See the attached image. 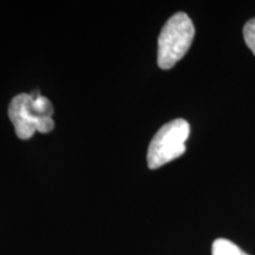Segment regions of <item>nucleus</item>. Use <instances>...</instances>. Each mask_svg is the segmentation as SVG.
Returning a JSON list of instances; mask_svg holds the SVG:
<instances>
[{"label":"nucleus","instance_id":"2","mask_svg":"<svg viewBox=\"0 0 255 255\" xmlns=\"http://www.w3.org/2000/svg\"><path fill=\"white\" fill-rule=\"evenodd\" d=\"M195 36L193 21L183 12L174 14L164 24L158 37L157 63L163 70H169L182 59L189 50Z\"/></svg>","mask_w":255,"mask_h":255},{"label":"nucleus","instance_id":"3","mask_svg":"<svg viewBox=\"0 0 255 255\" xmlns=\"http://www.w3.org/2000/svg\"><path fill=\"white\" fill-rule=\"evenodd\" d=\"M190 126L186 120L176 119L164 124L151 139L146 154L148 167L157 169L186 152Z\"/></svg>","mask_w":255,"mask_h":255},{"label":"nucleus","instance_id":"5","mask_svg":"<svg viewBox=\"0 0 255 255\" xmlns=\"http://www.w3.org/2000/svg\"><path fill=\"white\" fill-rule=\"evenodd\" d=\"M244 38L246 41L247 46L252 50V52L255 55V18L247 21V24L244 27Z\"/></svg>","mask_w":255,"mask_h":255},{"label":"nucleus","instance_id":"4","mask_svg":"<svg viewBox=\"0 0 255 255\" xmlns=\"http://www.w3.org/2000/svg\"><path fill=\"white\" fill-rule=\"evenodd\" d=\"M212 254L213 255H248L238 247L237 245L233 244L232 241L227 240V239H218L213 242L212 247Z\"/></svg>","mask_w":255,"mask_h":255},{"label":"nucleus","instance_id":"1","mask_svg":"<svg viewBox=\"0 0 255 255\" xmlns=\"http://www.w3.org/2000/svg\"><path fill=\"white\" fill-rule=\"evenodd\" d=\"M53 105L38 90L13 97L8 107V117L20 139H28L36 132L46 133L55 128Z\"/></svg>","mask_w":255,"mask_h":255}]
</instances>
